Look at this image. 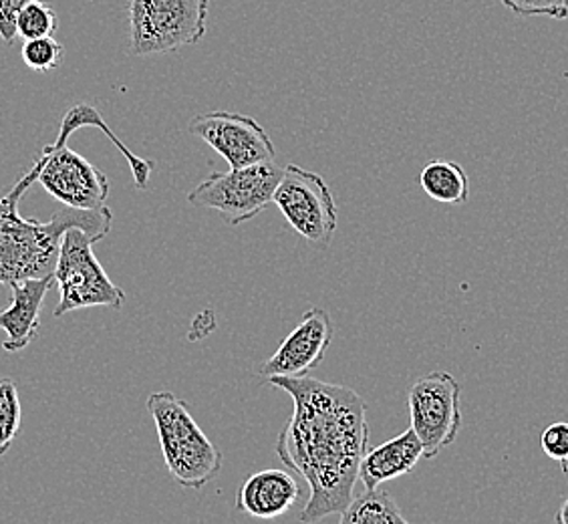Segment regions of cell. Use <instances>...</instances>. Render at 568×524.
<instances>
[{
  "label": "cell",
  "instance_id": "6da1fadb",
  "mask_svg": "<svg viewBox=\"0 0 568 524\" xmlns=\"http://www.w3.org/2000/svg\"><path fill=\"white\" fill-rule=\"evenodd\" d=\"M268 383L295 404L276 442V456L308 486L301 521L315 524L343 513L355 498L361 460L369 444L365 400L345 385L308 375L271 377Z\"/></svg>",
  "mask_w": 568,
  "mask_h": 524
},
{
  "label": "cell",
  "instance_id": "7a4b0ae2",
  "mask_svg": "<svg viewBox=\"0 0 568 524\" xmlns=\"http://www.w3.org/2000/svg\"><path fill=\"white\" fill-rule=\"evenodd\" d=\"M34 182L37 175L29 170L0 198V284L53 276L61 241L69 229H83L95 242L110 234L113 214L108 206L79 210L61 204L47 222L24 219L19 204Z\"/></svg>",
  "mask_w": 568,
  "mask_h": 524
},
{
  "label": "cell",
  "instance_id": "3957f363",
  "mask_svg": "<svg viewBox=\"0 0 568 524\" xmlns=\"http://www.w3.org/2000/svg\"><path fill=\"white\" fill-rule=\"evenodd\" d=\"M148 410L158 430L165 466L182 488L202 491L222 470L224 456L197 426L186 402L172 392L148 397Z\"/></svg>",
  "mask_w": 568,
  "mask_h": 524
},
{
  "label": "cell",
  "instance_id": "277c9868",
  "mask_svg": "<svg viewBox=\"0 0 568 524\" xmlns=\"http://www.w3.org/2000/svg\"><path fill=\"white\" fill-rule=\"evenodd\" d=\"M210 0H130L132 53H172L197 44L209 31Z\"/></svg>",
  "mask_w": 568,
  "mask_h": 524
},
{
  "label": "cell",
  "instance_id": "5b68a950",
  "mask_svg": "<svg viewBox=\"0 0 568 524\" xmlns=\"http://www.w3.org/2000/svg\"><path fill=\"white\" fill-rule=\"evenodd\" d=\"M93 244L95 239L83 229H69L63 234L53 273L61 293L55 318L91 306L121 309L125 303V293L101 266Z\"/></svg>",
  "mask_w": 568,
  "mask_h": 524
},
{
  "label": "cell",
  "instance_id": "8992f818",
  "mask_svg": "<svg viewBox=\"0 0 568 524\" xmlns=\"http://www.w3.org/2000/svg\"><path fill=\"white\" fill-rule=\"evenodd\" d=\"M283 174L284 168L274 160L236 170L230 168L229 172H214L187 194V202L192 206L216 210L230 226H241L273 202Z\"/></svg>",
  "mask_w": 568,
  "mask_h": 524
},
{
  "label": "cell",
  "instance_id": "52a82bcc",
  "mask_svg": "<svg viewBox=\"0 0 568 524\" xmlns=\"http://www.w3.org/2000/svg\"><path fill=\"white\" fill-rule=\"evenodd\" d=\"M462 385L448 372L419 377L407 393L412 430L422 442L424 458H436L448 449L462 430Z\"/></svg>",
  "mask_w": 568,
  "mask_h": 524
},
{
  "label": "cell",
  "instance_id": "ba28073f",
  "mask_svg": "<svg viewBox=\"0 0 568 524\" xmlns=\"http://www.w3.org/2000/svg\"><path fill=\"white\" fill-rule=\"evenodd\" d=\"M274 204L288 226L315 246H327L337 230V204L323 175L301 165H284Z\"/></svg>",
  "mask_w": 568,
  "mask_h": 524
},
{
  "label": "cell",
  "instance_id": "9c48e42d",
  "mask_svg": "<svg viewBox=\"0 0 568 524\" xmlns=\"http://www.w3.org/2000/svg\"><path fill=\"white\" fill-rule=\"evenodd\" d=\"M37 182L63 206L79 210L105 208L110 198V180L81 153L67 143L44 145L31 165Z\"/></svg>",
  "mask_w": 568,
  "mask_h": 524
},
{
  "label": "cell",
  "instance_id": "30bf717a",
  "mask_svg": "<svg viewBox=\"0 0 568 524\" xmlns=\"http://www.w3.org/2000/svg\"><path fill=\"white\" fill-rule=\"evenodd\" d=\"M187 131L209 143L220 153L226 164L236 168L273 162L276 158L273 140L268 131L254 118L230 111L200 113L187 123Z\"/></svg>",
  "mask_w": 568,
  "mask_h": 524
},
{
  "label": "cell",
  "instance_id": "8fae6325",
  "mask_svg": "<svg viewBox=\"0 0 568 524\" xmlns=\"http://www.w3.org/2000/svg\"><path fill=\"white\" fill-rule=\"evenodd\" d=\"M333 341V321L325 309L311 306L301 323L286 337L273 357L263 365L261 375L271 377H305L325 360Z\"/></svg>",
  "mask_w": 568,
  "mask_h": 524
},
{
  "label": "cell",
  "instance_id": "7c38bea8",
  "mask_svg": "<svg viewBox=\"0 0 568 524\" xmlns=\"http://www.w3.org/2000/svg\"><path fill=\"white\" fill-rule=\"evenodd\" d=\"M53 281L55 274L11 284V305L0 311V329L7 333V339L2 341V350L19 353L29 347L31 341L39 335L44 296Z\"/></svg>",
  "mask_w": 568,
  "mask_h": 524
},
{
  "label": "cell",
  "instance_id": "4fadbf2b",
  "mask_svg": "<svg viewBox=\"0 0 568 524\" xmlns=\"http://www.w3.org/2000/svg\"><path fill=\"white\" fill-rule=\"evenodd\" d=\"M301 501V486L286 470L266 468L252 474L239 492V508L252 518L273 521L293 511Z\"/></svg>",
  "mask_w": 568,
  "mask_h": 524
},
{
  "label": "cell",
  "instance_id": "5bb4252c",
  "mask_svg": "<svg viewBox=\"0 0 568 524\" xmlns=\"http://www.w3.org/2000/svg\"><path fill=\"white\" fill-rule=\"evenodd\" d=\"M422 458H424L422 442L416 436V432L409 427L404 434L365 452V456L361 460L359 481L365 484V491H377L385 482L409 474Z\"/></svg>",
  "mask_w": 568,
  "mask_h": 524
},
{
  "label": "cell",
  "instance_id": "9a60e30c",
  "mask_svg": "<svg viewBox=\"0 0 568 524\" xmlns=\"http://www.w3.org/2000/svg\"><path fill=\"white\" fill-rule=\"evenodd\" d=\"M427 196L442 204H466L470 200V178L466 170L449 160H432L419 174Z\"/></svg>",
  "mask_w": 568,
  "mask_h": 524
},
{
  "label": "cell",
  "instance_id": "2e32d148",
  "mask_svg": "<svg viewBox=\"0 0 568 524\" xmlns=\"http://www.w3.org/2000/svg\"><path fill=\"white\" fill-rule=\"evenodd\" d=\"M337 524H412L389 492L365 491L351 501Z\"/></svg>",
  "mask_w": 568,
  "mask_h": 524
},
{
  "label": "cell",
  "instance_id": "e0dca14e",
  "mask_svg": "<svg viewBox=\"0 0 568 524\" xmlns=\"http://www.w3.org/2000/svg\"><path fill=\"white\" fill-rule=\"evenodd\" d=\"M22 407L19 387L11 377L0 380V456L11 450L21 432Z\"/></svg>",
  "mask_w": 568,
  "mask_h": 524
},
{
  "label": "cell",
  "instance_id": "ac0fdd59",
  "mask_svg": "<svg viewBox=\"0 0 568 524\" xmlns=\"http://www.w3.org/2000/svg\"><path fill=\"white\" fill-rule=\"evenodd\" d=\"M57 27H59L57 12L53 11V7L44 4L41 0H34L31 4H27L17 17V34L24 41L53 37Z\"/></svg>",
  "mask_w": 568,
  "mask_h": 524
},
{
  "label": "cell",
  "instance_id": "d6986e66",
  "mask_svg": "<svg viewBox=\"0 0 568 524\" xmlns=\"http://www.w3.org/2000/svg\"><path fill=\"white\" fill-rule=\"evenodd\" d=\"M65 56V47L53 37L24 41L21 49L22 63L33 71H53L61 66Z\"/></svg>",
  "mask_w": 568,
  "mask_h": 524
},
{
  "label": "cell",
  "instance_id": "ffe728a7",
  "mask_svg": "<svg viewBox=\"0 0 568 524\" xmlns=\"http://www.w3.org/2000/svg\"><path fill=\"white\" fill-rule=\"evenodd\" d=\"M506 9L520 17H550V19H568V7L565 0H500Z\"/></svg>",
  "mask_w": 568,
  "mask_h": 524
},
{
  "label": "cell",
  "instance_id": "44dd1931",
  "mask_svg": "<svg viewBox=\"0 0 568 524\" xmlns=\"http://www.w3.org/2000/svg\"><path fill=\"white\" fill-rule=\"evenodd\" d=\"M540 446L548 458L558 462L568 474V422H555L542 432Z\"/></svg>",
  "mask_w": 568,
  "mask_h": 524
},
{
  "label": "cell",
  "instance_id": "7402d4cb",
  "mask_svg": "<svg viewBox=\"0 0 568 524\" xmlns=\"http://www.w3.org/2000/svg\"><path fill=\"white\" fill-rule=\"evenodd\" d=\"M34 0H0V39L7 44L14 43L17 34V17L19 12Z\"/></svg>",
  "mask_w": 568,
  "mask_h": 524
},
{
  "label": "cell",
  "instance_id": "603a6c76",
  "mask_svg": "<svg viewBox=\"0 0 568 524\" xmlns=\"http://www.w3.org/2000/svg\"><path fill=\"white\" fill-rule=\"evenodd\" d=\"M555 521H557V524H568V496L560 503Z\"/></svg>",
  "mask_w": 568,
  "mask_h": 524
},
{
  "label": "cell",
  "instance_id": "cb8c5ba5",
  "mask_svg": "<svg viewBox=\"0 0 568 524\" xmlns=\"http://www.w3.org/2000/svg\"><path fill=\"white\" fill-rule=\"evenodd\" d=\"M565 2H567V7H568V0H565Z\"/></svg>",
  "mask_w": 568,
  "mask_h": 524
}]
</instances>
